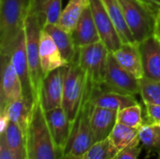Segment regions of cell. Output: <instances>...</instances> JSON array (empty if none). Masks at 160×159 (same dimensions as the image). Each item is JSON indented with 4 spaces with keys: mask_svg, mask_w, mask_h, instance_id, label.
Masks as SVG:
<instances>
[{
    "mask_svg": "<svg viewBox=\"0 0 160 159\" xmlns=\"http://www.w3.org/2000/svg\"><path fill=\"white\" fill-rule=\"evenodd\" d=\"M89 5L101 42L110 52H115L123 45V42L102 1L89 0Z\"/></svg>",
    "mask_w": 160,
    "mask_h": 159,
    "instance_id": "9",
    "label": "cell"
},
{
    "mask_svg": "<svg viewBox=\"0 0 160 159\" xmlns=\"http://www.w3.org/2000/svg\"><path fill=\"white\" fill-rule=\"evenodd\" d=\"M142 150V146L139 140L131 145L119 151L114 159H139Z\"/></svg>",
    "mask_w": 160,
    "mask_h": 159,
    "instance_id": "31",
    "label": "cell"
},
{
    "mask_svg": "<svg viewBox=\"0 0 160 159\" xmlns=\"http://www.w3.org/2000/svg\"><path fill=\"white\" fill-rule=\"evenodd\" d=\"M0 159H12L3 135H0Z\"/></svg>",
    "mask_w": 160,
    "mask_h": 159,
    "instance_id": "33",
    "label": "cell"
},
{
    "mask_svg": "<svg viewBox=\"0 0 160 159\" xmlns=\"http://www.w3.org/2000/svg\"><path fill=\"white\" fill-rule=\"evenodd\" d=\"M33 0H0V52L9 55L12 46L24 28Z\"/></svg>",
    "mask_w": 160,
    "mask_h": 159,
    "instance_id": "2",
    "label": "cell"
},
{
    "mask_svg": "<svg viewBox=\"0 0 160 159\" xmlns=\"http://www.w3.org/2000/svg\"><path fill=\"white\" fill-rule=\"evenodd\" d=\"M158 159H160V157H159V158H158Z\"/></svg>",
    "mask_w": 160,
    "mask_h": 159,
    "instance_id": "39",
    "label": "cell"
},
{
    "mask_svg": "<svg viewBox=\"0 0 160 159\" xmlns=\"http://www.w3.org/2000/svg\"><path fill=\"white\" fill-rule=\"evenodd\" d=\"M34 1V5L36 7V9H38L47 0H33Z\"/></svg>",
    "mask_w": 160,
    "mask_h": 159,
    "instance_id": "37",
    "label": "cell"
},
{
    "mask_svg": "<svg viewBox=\"0 0 160 159\" xmlns=\"http://www.w3.org/2000/svg\"><path fill=\"white\" fill-rule=\"evenodd\" d=\"M140 95L144 104L160 105V81L146 77L140 79Z\"/></svg>",
    "mask_w": 160,
    "mask_h": 159,
    "instance_id": "29",
    "label": "cell"
},
{
    "mask_svg": "<svg viewBox=\"0 0 160 159\" xmlns=\"http://www.w3.org/2000/svg\"><path fill=\"white\" fill-rule=\"evenodd\" d=\"M22 97V86L13 67L10 56H1L0 112H5L10 103Z\"/></svg>",
    "mask_w": 160,
    "mask_h": 159,
    "instance_id": "10",
    "label": "cell"
},
{
    "mask_svg": "<svg viewBox=\"0 0 160 159\" xmlns=\"http://www.w3.org/2000/svg\"><path fill=\"white\" fill-rule=\"evenodd\" d=\"M101 85L123 94L132 96L140 94V80L124 68L116 61L112 52L109 53L104 82Z\"/></svg>",
    "mask_w": 160,
    "mask_h": 159,
    "instance_id": "8",
    "label": "cell"
},
{
    "mask_svg": "<svg viewBox=\"0 0 160 159\" xmlns=\"http://www.w3.org/2000/svg\"><path fill=\"white\" fill-rule=\"evenodd\" d=\"M90 101L93 106L113 111H120L127 107L139 104L135 96L112 91L101 84L98 86L91 84Z\"/></svg>",
    "mask_w": 160,
    "mask_h": 159,
    "instance_id": "13",
    "label": "cell"
},
{
    "mask_svg": "<svg viewBox=\"0 0 160 159\" xmlns=\"http://www.w3.org/2000/svg\"><path fill=\"white\" fill-rule=\"evenodd\" d=\"M43 29L52 37L68 65L77 61L79 49L76 47L70 33L64 30L58 24H48L45 25Z\"/></svg>",
    "mask_w": 160,
    "mask_h": 159,
    "instance_id": "20",
    "label": "cell"
},
{
    "mask_svg": "<svg viewBox=\"0 0 160 159\" xmlns=\"http://www.w3.org/2000/svg\"><path fill=\"white\" fill-rule=\"evenodd\" d=\"M143 77L160 81V41L152 36L139 43Z\"/></svg>",
    "mask_w": 160,
    "mask_h": 159,
    "instance_id": "17",
    "label": "cell"
},
{
    "mask_svg": "<svg viewBox=\"0 0 160 159\" xmlns=\"http://www.w3.org/2000/svg\"><path fill=\"white\" fill-rule=\"evenodd\" d=\"M134 40L140 43L154 36L156 12L138 0H119Z\"/></svg>",
    "mask_w": 160,
    "mask_h": 159,
    "instance_id": "6",
    "label": "cell"
},
{
    "mask_svg": "<svg viewBox=\"0 0 160 159\" xmlns=\"http://www.w3.org/2000/svg\"><path fill=\"white\" fill-rule=\"evenodd\" d=\"M138 1H140L141 3H142L143 5H145L146 7H148L150 9H152L153 11H155L156 13L158 12V10L159 9V7H158L157 5H155V4H153L152 2H150V1H148V0H138Z\"/></svg>",
    "mask_w": 160,
    "mask_h": 159,
    "instance_id": "35",
    "label": "cell"
},
{
    "mask_svg": "<svg viewBox=\"0 0 160 159\" xmlns=\"http://www.w3.org/2000/svg\"><path fill=\"white\" fill-rule=\"evenodd\" d=\"M59 159H84L83 156H75L72 154H61Z\"/></svg>",
    "mask_w": 160,
    "mask_h": 159,
    "instance_id": "36",
    "label": "cell"
},
{
    "mask_svg": "<svg viewBox=\"0 0 160 159\" xmlns=\"http://www.w3.org/2000/svg\"><path fill=\"white\" fill-rule=\"evenodd\" d=\"M62 0H47L37 9L42 28L48 24H58L63 12Z\"/></svg>",
    "mask_w": 160,
    "mask_h": 159,
    "instance_id": "27",
    "label": "cell"
},
{
    "mask_svg": "<svg viewBox=\"0 0 160 159\" xmlns=\"http://www.w3.org/2000/svg\"><path fill=\"white\" fill-rule=\"evenodd\" d=\"M90 90L91 82L87 78V86L83 101L79 114L72 124L71 132L68 143L62 152L63 154L83 156L94 144L90 125V114L93 108V104L90 101Z\"/></svg>",
    "mask_w": 160,
    "mask_h": 159,
    "instance_id": "4",
    "label": "cell"
},
{
    "mask_svg": "<svg viewBox=\"0 0 160 159\" xmlns=\"http://www.w3.org/2000/svg\"><path fill=\"white\" fill-rule=\"evenodd\" d=\"M117 122L127 127L139 129L145 123L142 117V109L140 103L118 111Z\"/></svg>",
    "mask_w": 160,
    "mask_h": 159,
    "instance_id": "28",
    "label": "cell"
},
{
    "mask_svg": "<svg viewBox=\"0 0 160 159\" xmlns=\"http://www.w3.org/2000/svg\"><path fill=\"white\" fill-rule=\"evenodd\" d=\"M10 60L13 65V67L15 68L17 75L21 81L22 86V95L23 97H25L28 100H31L33 102L36 101L31 79H30V72H29V66L27 61V55H26V42H25V34H24V28L17 37L16 41L14 42L11 52H10Z\"/></svg>",
    "mask_w": 160,
    "mask_h": 159,
    "instance_id": "12",
    "label": "cell"
},
{
    "mask_svg": "<svg viewBox=\"0 0 160 159\" xmlns=\"http://www.w3.org/2000/svg\"><path fill=\"white\" fill-rule=\"evenodd\" d=\"M87 76L77 61L67 66L64 80V93L62 108L69 121L73 124L81 110L85 90Z\"/></svg>",
    "mask_w": 160,
    "mask_h": 159,
    "instance_id": "5",
    "label": "cell"
},
{
    "mask_svg": "<svg viewBox=\"0 0 160 159\" xmlns=\"http://www.w3.org/2000/svg\"><path fill=\"white\" fill-rule=\"evenodd\" d=\"M0 135L4 136L12 159H27L26 133L18 125L9 121L6 130Z\"/></svg>",
    "mask_w": 160,
    "mask_h": 159,
    "instance_id": "21",
    "label": "cell"
},
{
    "mask_svg": "<svg viewBox=\"0 0 160 159\" xmlns=\"http://www.w3.org/2000/svg\"><path fill=\"white\" fill-rule=\"evenodd\" d=\"M118 152L119 151L108 138L94 143L83 157L84 159H114Z\"/></svg>",
    "mask_w": 160,
    "mask_h": 159,
    "instance_id": "30",
    "label": "cell"
},
{
    "mask_svg": "<svg viewBox=\"0 0 160 159\" xmlns=\"http://www.w3.org/2000/svg\"><path fill=\"white\" fill-rule=\"evenodd\" d=\"M112 19L123 43H135L133 36L125 19L122 5L119 0H101Z\"/></svg>",
    "mask_w": 160,
    "mask_h": 159,
    "instance_id": "23",
    "label": "cell"
},
{
    "mask_svg": "<svg viewBox=\"0 0 160 159\" xmlns=\"http://www.w3.org/2000/svg\"><path fill=\"white\" fill-rule=\"evenodd\" d=\"M34 104L35 102L28 100L22 97L20 99L10 103L7 110L3 112L7 113L9 121L18 125L26 133L32 118Z\"/></svg>",
    "mask_w": 160,
    "mask_h": 159,
    "instance_id": "22",
    "label": "cell"
},
{
    "mask_svg": "<svg viewBox=\"0 0 160 159\" xmlns=\"http://www.w3.org/2000/svg\"><path fill=\"white\" fill-rule=\"evenodd\" d=\"M39 56L44 76L58 67L68 66L52 37L43 28L39 37Z\"/></svg>",
    "mask_w": 160,
    "mask_h": 159,
    "instance_id": "16",
    "label": "cell"
},
{
    "mask_svg": "<svg viewBox=\"0 0 160 159\" xmlns=\"http://www.w3.org/2000/svg\"><path fill=\"white\" fill-rule=\"evenodd\" d=\"M45 116L53 142L58 150L63 152L71 132L72 123L62 107L45 112Z\"/></svg>",
    "mask_w": 160,
    "mask_h": 159,
    "instance_id": "14",
    "label": "cell"
},
{
    "mask_svg": "<svg viewBox=\"0 0 160 159\" xmlns=\"http://www.w3.org/2000/svg\"><path fill=\"white\" fill-rule=\"evenodd\" d=\"M139 139L148 154L157 153L160 157V126L144 123L139 128Z\"/></svg>",
    "mask_w": 160,
    "mask_h": 159,
    "instance_id": "26",
    "label": "cell"
},
{
    "mask_svg": "<svg viewBox=\"0 0 160 159\" xmlns=\"http://www.w3.org/2000/svg\"><path fill=\"white\" fill-rule=\"evenodd\" d=\"M88 4L89 0H68V5L63 9L59 25L67 32L72 34L82 13Z\"/></svg>",
    "mask_w": 160,
    "mask_h": 159,
    "instance_id": "24",
    "label": "cell"
},
{
    "mask_svg": "<svg viewBox=\"0 0 160 159\" xmlns=\"http://www.w3.org/2000/svg\"><path fill=\"white\" fill-rule=\"evenodd\" d=\"M112 54L116 61L137 79L140 80L144 76L139 43H123Z\"/></svg>",
    "mask_w": 160,
    "mask_h": 159,
    "instance_id": "19",
    "label": "cell"
},
{
    "mask_svg": "<svg viewBox=\"0 0 160 159\" xmlns=\"http://www.w3.org/2000/svg\"><path fill=\"white\" fill-rule=\"evenodd\" d=\"M109 53V50L101 41L79 48L77 62L94 86L104 82Z\"/></svg>",
    "mask_w": 160,
    "mask_h": 159,
    "instance_id": "7",
    "label": "cell"
},
{
    "mask_svg": "<svg viewBox=\"0 0 160 159\" xmlns=\"http://www.w3.org/2000/svg\"><path fill=\"white\" fill-rule=\"evenodd\" d=\"M71 35L78 49L101 41L89 4L82 13Z\"/></svg>",
    "mask_w": 160,
    "mask_h": 159,
    "instance_id": "18",
    "label": "cell"
},
{
    "mask_svg": "<svg viewBox=\"0 0 160 159\" xmlns=\"http://www.w3.org/2000/svg\"><path fill=\"white\" fill-rule=\"evenodd\" d=\"M154 36L160 41V7L156 14V21H155V30Z\"/></svg>",
    "mask_w": 160,
    "mask_h": 159,
    "instance_id": "34",
    "label": "cell"
},
{
    "mask_svg": "<svg viewBox=\"0 0 160 159\" xmlns=\"http://www.w3.org/2000/svg\"><path fill=\"white\" fill-rule=\"evenodd\" d=\"M146 112V122L149 124L160 126V105L144 104Z\"/></svg>",
    "mask_w": 160,
    "mask_h": 159,
    "instance_id": "32",
    "label": "cell"
},
{
    "mask_svg": "<svg viewBox=\"0 0 160 159\" xmlns=\"http://www.w3.org/2000/svg\"><path fill=\"white\" fill-rule=\"evenodd\" d=\"M118 111L93 106L90 114V125L94 143L108 139L117 123Z\"/></svg>",
    "mask_w": 160,
    "mask_h": 159,
    "instance_id": "15",
    "label": "cell"
},
{
    "mask_svg": "<svg viewBox=\"0 0 160 159\" xmlns=\"http://www.w3.org/2000/svg\"><path fill=\"white\" fill-rule=\"evenodd\" d=\"M41 29L42 26L35 5L33 4L24 22V34L26 42V55L35 99L39 97L41 84L44 78L39 56V37Z\"/></svg>",
    "mask_w": 160,
    "mask_h": 159,
    "instance_id": "3",
    "label": "cell"
},
{
    "mask_svg": "<svg viewBox=\"0 0 160 159\" xmlns=\"http://www.w3.org/2000/svg\"><path fill=\"white\" fill-rule=\"evenodd\" d=\"M109 139L115 148L118 151H121L140 140L139 129L127 127L117 122Z\"/></svg>",
    "mask_w": 160,
    "mask_h": 159,
    "instance_id": "25",
    "label": "cell"
},
{
    "mask_svg": "<svg viewBox=\"0 0 160 159\" xmlns=\"http://www.w3.org/2000/svg\"><path fill=\"white\" fill-rule=\"evenodd\" d=\"M66 70L67 66L61 67L44 76L39 98L45 112L62 107Z\"/></svg>",
    "mask_w": 160,
    "mask_h": 159,
    "instance_id": "11",
    "label": "cell"
},
{
    "mask_svg": "<svg viewBox=\"0 0 160 159\" xmlns=\"http://www.w3.org/2000/svg\"><path fill=\"white\" fill-rule=\"evenodd\" d=\"M26 148L27 159H59L62 154L50 132L39 97L35 101L26 132Z\"/></svg>",
    "mask_w": 160,
    "mask_h": 159,
    "instance_id": "1",
    "label": "cell"
},
{
    "mask_svg": "<svg viewBox=\"0 0 160 159\" xmlns=\"http://www.w3.org/2000/svg\"><path fill=\"white\" fill-rule=\"evenodd\" d=\"M148 1L152 2L153 4L157 5L158 7H160V0H148Z\"/></svg>",
    "mask_w": 160,
    "mask_h": 159,
    "instance_id": "38",
    "label": "cell"
}]
</instances>
